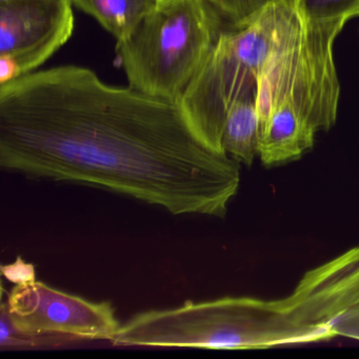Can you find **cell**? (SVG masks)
Listing matches in <instances>:
<instances>
[{"label": "cell", "instance_id": "cell-1", "mask_svg": "<svg viewBox=\"0 0 359 359\" xmlns=\"http://www.w3.org/2000/svg\"><path fill=\"white\" fill-rule=\"evenodd\" d=\"M0 165L173 215L224 217L241 184L239 163L203 142L180 102L108 85L73 65L0 85Z\"/></svg>", "mask_w": 359, "mask_h": 359}, {"label": "cell", "instance_id": "cell-2", "mask_svg": "<svg viewBox=\"0 0 359 359\" xmlns=\"http://www.w3.org/2000/svg\"><path fill=\"white\" fill-rule=\"evenodd\" d=\"M281 299L224 297L142 312L121 325L112 344L252 350L293 344Z\"/></svg>", "mask_w": 359, "mask_h": 359}, {"label": "cell", "instance_id": "cell-3", "mask_svg": "<svg viewBox=\"0 0 359 359\" xmlns=\"http://www.w3.org/2000/svg\"><path fill=\"white\" fill-rule=\"evenodd\" d=\"M224 20L203 0H163L121 41L116 54L129 86L180 102L217 41Z\"/></svg>", "mask_w": 359, "mask_h": 359}, {"label": "cell", "instance_id": "cell-4", "mask_svg": "<svg viewBox=\"0 0 359 359\" xmlns=\"http://www.w3.org/2000/svg\"><path fill=\"white\" fill-rule=\"evenodd\" d=\"M297 18L293 0L280 1L248 26L220 33L180 100L195 131L214 150L224 152L222 133L231 107L257 89L264 65Z\"/></svg>", "mask_w": 359, "mask_h": 359}, {"label": "cell", "instance_id": "cell-5", "mask_svg": "<svg viewBox=\"0 0 359 359\" xmlns=\"http://www.w3.org/2000/svg\"><path fill=\"white\" fill-rule=\"evenodd\" d=\"M344 24H310L298 16L264 65L257 83L260 125L277 104L295 107L317 132L335 125L340 83L334 43Z\"/></svg>", "mask_w": 359, "mask_h": 359}, {"label": "cell", "instance_id": "cell-6", "mask_svg": "<svg viewBox=\"0 0 359 359\" xmlns=\"http://www.w3.org/2000/svg\"><path fill=\"white\" fill-rule=\"evenodd\" d=\"M7 309L16 331L32 339L60 335L112 341L121 327L110 302H90L37 280L15 285Z\"/></svg>", "mask_w": 359, "mask_h": 359}, {"label": "cell", "instance_id": "cell-7", "mask_svg": "<svg viewBox=\"0 0 359 359\" xmlns=\"http://www.w3.org/2000/svg\"><path fill=\"white\" fill-rule=\"evenodd\" d=\"M72 0L0 3V85L32 73L72 36Z\"/></svg>", "mask_w": 359, "mask_h": 359}, {"label": "cell", "instance_id": "cell-8", "mask_svg": "<svg viewBox=\"0 0 359 359\" xmlns=\"http://www.w3.org/2000/svg\"><path fill=\"white\" fill-rule=\"evenodd\" d=\"M287 298L310 342L336 337V325L359 306V245L306 272Z\"/></svg>", "mask_w": 359, "mask_h": 359}, {"label": "cell", "instance_id": "cell-9", "mask_svg": "<svg viewBox=\"0 0 359 359\" xmlns=\"http://www.w3.org/2000/svg\"><path fill=\"white\" fill-rule=\"evenodd\" d=\"M316 133L295 107L277 104L260 125L258 157L266 167L296 161L314 146Z\"/></svg>", "mask_w": 359, "mask_h": 359}, {"label": "cell", "instance_id": "cell-10", "mask_svg": "<svg viewBox=\"0 0 359 359\" xmlns=\"http://www.w3.org/2000/svg\"><path fill=\"white\" fill-rule=\"evenodd\" d=\"M259 135L257 89H254L231 107L224 123L222 149L237 163L250 167L258 156Z\"/></svg>", "mask_w": 359, "mask_h": 359}, {"label": "cell", "instance_id": "cell-11", "mask_svg": "<svg viewBox=\"0 0 359 359\" xmlns=\"http://www.w3.org/2000/svg\"><path fill=\"white\" fill-rule=\"evenodd\" d=\"M161 3V0H72L73 5L93 16L116 39L127 37Z\"/></svg>", "mask_w": 359, "mask_h": 359}, {"label": "cell", "instance_id": "cell-12", "mask_svg": "<svg viewBox=\"0 0 359 359\" xmlns=\"http://www.w3.org/2000/svg\"><path fill=\"white\" fill-rule=\"evenodd\" d=\"M300 20L310 24H344L359 16V0H293Z\"/></svg>", "mask_w": 359, "mask_h": 359}, {"label": "cell", "instance_id": "cell-13", "mask_svg": "<svg viewBox=\"0 0 359 359\" xmlns=\"http://www.w3.org/2000/svg\"><path fill=\"white\" fill-rule=\"evenodd\" d=\"M230 28H243L257 20L269 7L290 0H203Z\"/></svg>", "mask_w": 359, "mask_h": 359}, {"label": "cell", "instance_id": "cell-14", "mask_svg": "<svg viewBox=\"0 0 359 359\" xmlns=\"http://www.w3.org/2000/svg\"><path fill=\"white\" fill-rule=\"evenodd\" d=\"M1 273L8 280L15 285H24L36 280L35 266L25 262L22 257H18L13 264L1 266Z\"/></svg>", "mask_w": 359, "mask_h": 359}, {"label": "cell", "instance_id": "cell-15", "mask_svg": "<svg viewBox=\"0 0 359 359\" xmlns=\"http://www.w3.org/2000/svg\"><path fill=\"white\" fill-rule=\"evenodd\" d=\"M336 337L344 336V337L354 338L359 340V306L355 310L351 311L337 325L335 330Z\"/></svg>", "mask_w": 359, "mask_h": 359}, {"label": "cell", "instance_id": "cell-16", "mask_svg": "<svg viewBox=\"0 0 359 359\" xmlns=\"http://www.w3.org/2000/svg\"><path fill=\"white\" fill-rule=\"evenodd\" d=\"M4 1H7V0H0V3H4Z\"/></svg>", "mask_w": 359, "mask_h": 359}, {"label": "cell", "instance_id": "cell-17", "mask_svg": "<svg viewBox=\"0 0 359 359\" xmlns=\"http://www.w3.org/2000/svg\"><path fill=\"white\" fill-rule=\"evenodd\" d=\"M161 1H163V0H161Z\"/></svg>", "mask_w": 359, "mask_h": 359}]
</instances>
